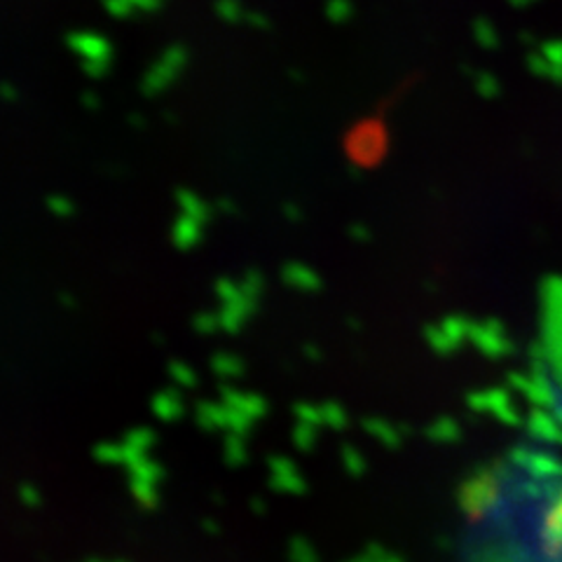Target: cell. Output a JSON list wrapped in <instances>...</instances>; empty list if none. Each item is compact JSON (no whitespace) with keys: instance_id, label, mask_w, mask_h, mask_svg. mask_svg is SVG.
Segmentation results:
<instances>
[{"instance_id":"6da1fadb","label":"cell","mask_w":562,"mask_h":562,"mask_svg":"<svg viewBox=\"0 0 562 562\" xmlns=\"http://www.w3.org/2000/svg\"><path fill=\"white\" fill-rule=\"evenodd\" d=\"M384 146H386L384 130L380 125H375V122H371V125H361L359 130H355L347 148H349V155L355 157L357 162L373 165L384 153Z\"/></svg>"}]
</instances>
